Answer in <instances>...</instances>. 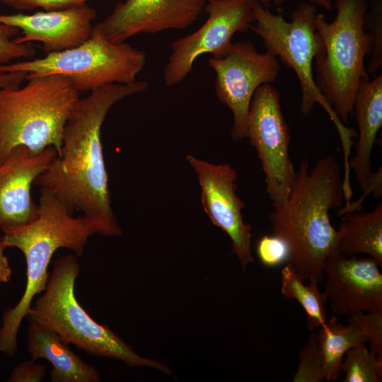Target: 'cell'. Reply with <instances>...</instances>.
<instances>
[{
    "mask_svg": "<svg viewBox=\"0 0 382 382\" xmlns=\"http://www.w3.org/2000/svg\"><path fill=\"white\" fill-rule=\"evenodd\" d=\"M96 17V10L83 4L33 14H0V23L16 27L21 31V35L14 38L16 43L40 42L49 54L74 48L88 40Z\"/></svg>",
    "mask_w": 382,
    "mask_h": 382,
    "instance_id": "cell-16",
    "label": "cell"
},
{
    "mask_svg": "<svg viewBox=\"0 0 382 382\" xmlns=\"http://www.w3.org/2000/svg\"><path fill=\"white\" fill-rule=\"evenodd\" d=\"M3 4L18 10L41 8L45 11L68 8L85 4L82 0H0Z\"/></svg>",
    "mask_w": 382,
    "mask_h": 382,
    "instance_id": "cell-28",
    "label": "cell"
},
{
    "mask_svg": "<svg viewBox=\"0 0 382 382\" xmlns=\"http://www.w3.org/2000/svg\"><path fill=\"white\" fill-rule=\"evenodd\" d=\"M96 233L86 217L74 216L49 190L40 187L37 217L31 222L4 232L5 248L21 250L26 262V285L18 303L8 308L0 328V353L8 357L18 350L17 335L23 320L36 295L45 289L50 273L47 268L55 251L66 248L81 256L88 238Z\"/></svg>",
    "mask_w": 382,
    "mask_h": 382,
    "instance_id": "cell-3",
    "label": "cell"
},
{
    "mask_svg": "<svg viewBox=\"0 0 382 382\" xmlns=\"http://www.w3.org/2000/svg\"><path fill=\"white\" fill-rule=\"evenodd\" d=\"M205 4L206 0H125L94 27L109 41L124 42L139 34L185 29Z\"/></svg>",
    "mask_w": 382,
    "mask_h": 382,
    "instance_id": "cell-14",
    "label": "cell"
},
{
    "mask_svg": "<svg viewBox=\"0 0 382 382\" xmlns=\"http://www.w3.org/2000/svg\"><path fill=\"white\" fill-rule=\"evenodd\" d=\"M317 13L314 4L303 2L296 7L288 22L282 15L272 13L256 0L253 5L255 24L253 23L250 29L262 39L266 52L295 72L301 88L302 114L308 116L318 103L334 122L343 150L348 151L356 132L342 122L315 83L313 62L322 49V42L315 25Z\"/></svg>",
    "mask_w": 382,
    "mask_h": 382,
    "instance_id": "cell-7",
    "label": "cell"
},
{
    "mask_svg": "<svg viewBox=\"0 0 382 382\" xmlns=\"http://www.w3.org/2000/svg\"><path fill=\"white\" fill-rule=\"evenodd\" d=\"M208 65L216 74L218 99L233 114L231 138L234 141L246 138L253 96L259 86L276 80L279 60L267 52H258L250 41H239L232 43L222 56L211 57Z\"/></svg>",
    "mask_w": 382,
    "mask_h": 382,
    "instance_id": "cell-10",
    "label": "cell"
},
{
    "mask_svg": "<svg viewBox=\"0 0 382 382\" xmlns=\"http://www.w3.org/2000/svg\"><path fill=\"white\" fill-rule=\"evenodd\" d=\"M353 115L359 128L356 154L349 161L360 189L361 199L369 194L379 198L382 189L377 183L370 184L374 172L371 170V156L377 134L382 126V74L374 80L363 79L358 86L353 105Z\"/></svg>",
    "mask_w": 382,
    "mask_h": 382,
    "instance_id": "cell-17",
    "label": "cell"
},
{
    "mask_svg": "<svg viewBox=\"0 0 382 382\" xmlns=\"http://www.w3.org/2000/svg\"><path fill=\"white\" fill-rule=\"evenodd\" d=\"M23 87L0 89V163L17 146L33 155L53 146L60 154L64 127L80 92L52 74L32 77Z\"/></svg>",
    "mask_w": 382,
    "mask_h": 382,
    "instance_id": "cell-5",
    "label": "cell"
},
{
    "mask_svg": "<svg viewBox=\"0 0 382 382\" xmlns=\"http://www.w3.org/2000/svg\"><path fill=\"white\" fill-rule=\"evenodd\" d=\"M20 30L14 26L0 23V66L17 59H29L35 54L31 43H16L14 38Z\"/></svg>",
    "mask_w": 382,
    "mask_h": 382,
    "instance_id": "cell-25",
    "label": "cell"
},
{
    "mask_svg": "<svg viewBox=\"0 0 382 382\" xmlns=\"http://www.w3.org/2000/svg\"><path fill=\"white\" fill-rule=\"evenodd\" d=\"M83 2H86L87 0H82Z\"/></svg>",
    "mask_w": 382,
    "mask_h": 382,
    "instance_id": "cell-35",
    "label": "cell"
},
{
    "mask_svg": "<svg viewBox=\"0 0 382 382\" xmlns=\"http://www.w3.org/2000/svg\"><path fill=\"white\" fill-rule=\"evenodd\" d=\"M146 53L129 44L109 41L93 26L91 37L66 50L42 58L0 66V73L25 71L26 80L58 74L67 78L81 91H92L112 83H130L143 69Z\"/></svg>",
    "mask_w": 382,
    "mask_h": 382,
    "instance_id": "cell-8",
    "label": "cell"
},
{
    "mask_svg": "<svg viewBox=\"0 0 382 382\" xmlns=\"http://www.w3.org/2000/svg\"><path fill=\"white\" fill-rule=\"evenodd\" d=\"M337 250L347 256L366 254L382 265V203L367 212L345 215L337 231Z\"/></svg>",
    "mask_w": 382,
    "mask_h": 382,
    "instance_id": "cell-19",
    "label": "cell"
},
{
    "mask_svg": "<svg viewBox=\"0 0 382 382\" xmlns=\"http://www.w3.org/2000/svg\"><path fill=\"white\" fill-rule=\"evenodd\" d=\"M323 361L325 381H336L339 378L340 365L346 352L351 348L366 345V336L354 324L341 323L335 316L328 319L325 327L316 333Z\"/></svg>",
    "mask_w": 382,
    "mask_h": 382,
    "instance_id": "cell-20",
    "label": "cell"
},
{
    "mask_svg": "<svg viewBox=\"0 0 382 382\" xmlns=\"http://www.w3.org/2000/svg\"><path fill=\"white\" fill-rule=\"evenodd\" d=\"M374 181H377V182L380 183L381 184V185H382V178H381V177H379V176L375 177V178L371 180V183L372 182H374ZM371 183H370V184H371ZM362 202H363V201H361L360 199H358L357 201H356L357 204H359V205H361Z\"/></svg>",
    "mask_w": 382,
    "mask_h": 382,
    "instance_id": "cell-34",
    "label": "cell"
},
{
    "mask_svg": "<svg viewBox=\"0 0 382 382\" xmlns=\"http://www.w3.org/2000/svg\"><path fill=\"white\" fill-rule=\"evenodd\" d=\"M79 272L76 255L57 259L45 289L28 311V320L54 331L68 344L92 355L118 359L129 366L151 367L171 375L168 366L138 354L110 328L88 315L75 295Z\"/></svg>",
    "mask_w": 382,
    "mask_h": 382,
    "instance_id": "cell-4",
    "label": "cell"
},
{
    "mask_svg": "<svg viewBox=\"0 0 382 382\" xmlns=\"http://www.w3.org/2000/svg\"><path fill=\"white\" fill-rule=\"evenodd\" d=\"M281 293L286 299L297 301L302 306L308 330L325 326L327 299L324 293L319 291L318 284L315 281L305 284L289 263L281 270Z\"/></svg>",
    "mask_w": 382,
    "mask_h": 382,
    "instance_id": "cell-21",
    "label": "cell"
},
{
    "mask_svg": "<svg viewBox=\"0 0 382 382\" xmlns=\"http://www.w3.org/2000/svg\"><path fill=\"white\" fill-rule=\"evenodd\" d=\"M246 138L261 162L272 206L283 204L290 194L296 169L289 156L291 135L279 93L271 83L261 85L253 96Z\"/></svg>",
    "mask_w": 382,
    "mask_h": 382,
    "instance_id": "cell-9",
    "label": "cell"
},
{
    "mask_svg": "<svg viewBox=\"0 0 382 382\" xmlns=\"http://www.w3.org/2000/svg\"><path fill=\"white\" fill-rule=\"evenodd\" d=\"M186 159L197 174L204 212L212 224L228 236L232 251L244 270L254 262L253 228L243 221L245 203L236 194L237 172L228 163L214 164L191 154Z\"/></svg>",
    "mask_w": 382,
    "mask_h": 382,
    "instance_id": "cell-12",
    "label": "cell"
},
{
    "mask_svg": "<svg viewBox=\"0 0 382 382\" xmlns=\"http://www.w3.org/2000/svg\"><path fill=\"white\" fill-rule=\"evenodd\" d=\"M27 75L28 73L25 71L0 73V89L20 87L21 83L26 80Z\"/></svg>",
    "mask_w": 382,
    "mask_h": 382,
    "instance_id": "cell-30",
    "label": "cell"
},
{
    "mask_svg": "<svg viewBox=\"0 0 382 382\" xmlns=\"http://www.w3.org/2000/svg\"><path fill=\"white\" fill-rule=\"evenodd\" d=\"M148 88L145 81L112 83L79 98L64 127L60 154L34 183L52 192L71 213L82 212L103 236H119L122 230L111 205L101 127L115 103Z\"/></svg>",
    "mask_w": 382,
    "mask_h": 382,
    "instance_id": "cell-1",
    "label": "cell"
},
{
    "mask_svg": "<svg viewBox=\"0 0 382 382\" xmlns=\"http://www.w3.org/2000/svg\"><path fill=\"white\" fill-rule=\"evenodd\" d=\"M28 351L33 360L44 359L52 364V382H98L99 372L69 349L54 331L29 322Z\"/></svg>",
    "mask_w": 382,
    "mask_h": 382,
    "instance_id": "cell-18",
    "label": "cell"
},
{
    "mask_svg": "<svg viewBox=\"0 0 382 382\" xmlns=\"http://www.w3.org/2000/svg\"><path fill=\"white\" fill-rule=\"evenodd\" d=\"M364 28L372 41L369 74H375L382 65V0H371L364 18Z\"/></svg>",
    "mask_w": 382,
    "mask_h": 382,
    "instance_id": "cell-24",
    "label": "cell"
},
{
    "mask_svg": "<svg viewBox=\"0 0 382 382\" xmlns=\"http://www.w3.org/2000/svg\"><path fill=\"white\" fill-rule=\"evenodd\" d=\"M57 156L53 146L33 155L26 146L20 145L0 163V229L3 232L37 217L38 205L32 199L31 187Z\"/></svg>",
    "mask_w": 382,
    "mask_h": 382,
    "instance_id": "cell-15",
    "label": "cell"
},
{
    "mask_svg": "<svg viewBox=\"0 0 382 382\" xmlns=\"http://www.w3.org/2000/svg\"><path fill=\"white\" fill-rule=\"evenodd\" d=\"M371 257L332 254L324 265V294L336 316L382 312V274Z\"/></svg>",
    "mask_w": 382,
    "mask_h": 382,
    "instance_id": "cell-13",
    "label": "cell"
},
{
    "mask_svg": "<svg viewBox=\"0 0 382 382\" xmlns=\"http://www.w3.org/2000/svg\"><path fill=\"white\" fill-rule=\"evenodd\" d=\"M294 382H322L325 381L323 361L316 333L310 335L299 352V361L293 376Z\"/></svg>",
    "mask_w": 382,
    "mask_h": 382,
    "instance_id": "cell-23",
    "label": "cell"
},
{
    "mask_svg": "<svg viewBox=\"0 0 382 382\" xmlns=\"http://www.w3.org/2000/svg\"><path fill=\"white\" fill-rule=\"evenodd\" d=\"M309 3L318 4L329 11H332V0H308Z\"/></svg>",
    "mask_w": 382,
    "mask_h": 382,
    "instance_id": "cell-33",
    "label": "cell"
},
{
    "mask_svg": "<svg viewBox=\"0 0 382 382\" xmlns=\"http://www.w3.org/2000/svg\"><path fill=\"white\" fill-rule=\"evenodd\" d=\"M256 0H216L205 6L206 21L194 33L171 44V52L163 69L165 85L181 83L192 71L196 59L204 54L222 56L230 47L237 32L250 28L254 22Z\"/></svg>",
    "mask_w": 382,
    "mask_h": 382,
    "instance_id": "cell-11",
    "label": "cell"
},
{
    "mask_svg": "<svg viewBox=\"0 0 382 382\" xmlns=\"http://www.w3.org/2000/svg\"><path fill=\"white\" fill-rule=\"evenodd\" d=\"M337 13L328 23L324 14L315 18L322 49L314 59L315 83L324 99L344 124L353 115L359 82L369 77L364 59L372 41L364 28L369 0H335Z\"/></svg>",
    "mask_w": 382,
    "mask_h": 382,
    "instance_id": "cell-6",
    "label": "cell"
},
{
    "mask_svg": "<svg viewBox=\"0 0 382 382\" xmlns=\"http://www.w3.org/2000/svg\"><path fill=\"white\" fill-rule=\"evenodd\" d=\"M256 254L263 265L272 267L289 261L290 248L283 238L274 233L264 235L257 243Z\"/></svg>",
    "mask_w": 382,
    "mask_h": 382,
    "instance_id": "cell-26",
    "label": "cell"
},
{
    "mask_svg": "<svg viewBox=\"0 0 382 382\" xmlns=\"http://www.w3.org/2000/svg\"><path fill=\"white\" fill-rule=\"evenodd\" d=\"M4 249L0 237V283L8 282L13 272L8 259L4 253Z\"/></svg>",
    "mask_w": 382,
    "mask_h": 382,
    "instance_id": "cell-31",
    "label": "cell"
},
{
    "mask_svg": "<svg viewBox=\"0 0 382 382\" xmlns=\"http://www.w3.org/2000/svg\"><path fill=\"white\" fill-rule=\"evenodd\" d=\"M216 1V0H208V1ZM263 6L266 8H270L273 6H280L286 0H257Z\"/></svg>",
    "mask_w": 382,
    "mask_h": 382,
    "instance_id": "cell-32",
    "label": "cell"
},
{
    "mask_svg": "<svg viewBox=\"0 0 382 382\" xmlns=\"http://www.w3.org/2000/svg\"><path fill=\"white\" fill-rule=\"evenodd\" d=\"M343 198V179L336 158L328 155L310 168L303 158L287 199L273 206L269 214L274 233L289 246L287 262L303 281L320 284L326 260L337 252V230L330 212L340 207Z\"/></svg>",
    "mask_w": 382,
    "mask_h": 382,
    "instance_id": "cell-2",
    "label": "cell"
},
{
    "mask_svg": "<svg viewBox=\"0 0 382 382\" xmlns=\"http://www.w3.org/2000/svg\"><path fill=\"white\" fill-rule=\"evenodd\" d=\"M46 366L35 360H25L11 371L8 382H40L44 379Z\"/></svg>",
    "mask_w": 382,
    "mask_h": 382,
    "instance_id": "cell-29",
    "label": "cell"
},
{
    "mask_svg": "<svg viewBox=\"0 0 382 382\" xmlns=\"http://www.w3.org/2000/svg\"><path fill=\"white\" fill-rule=\"evenodd\" d=\"M340 370L343 382H379L382 376V359L365 345L349 349L345 354Z\"/></svg>",
    "mask_w": 382,
    "mask_h": 382,
    "instance_id": "cell-22",
    "label": "cell"
},
{
    "mask_svg": "<svg viewBox=\"0 0 382 382\" xmlns=\"http://www.w3.org/2000/svg\"><path fill=\"white\" fill-rule=\"evenodd\" d=\"M370 342L371 351L382 359V312L358 313L348 318Z\"/></svg>",
    "mask_w": 382,
    "mask_h": 382,
    "instance_id": "cell-27",
    "label": "cell"
}]
</instances>
